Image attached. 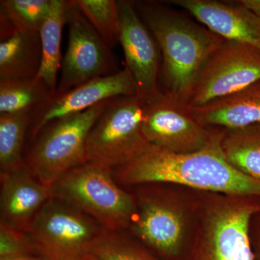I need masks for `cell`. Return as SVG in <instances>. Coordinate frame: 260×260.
Segmentation results:
<instances>
[{"instance_id":"1","label":"cell","mask_w":260,"mask_h":260,"mask_svg":"<svg viewBox=\"0 0 260 260\" xmlns=\"http://www.w3.org/2000/svg\"><path fill=\"white\" fill-rule=\"evenodd\" d=\"M218 129L204 148L190 153H176L151 145L138 158L113 169L121 185L169 184L197 191L231 196L260 197V181L244 175L225 160Z\"/></svg>"},{"instance_id":"2","label":"cell","mask_w":260,"mask_h":260,"mask_svg":"<svg viewBox=\"0 0 260 260\" xmlns=\"http://www.w3.org/2000/svg\"><path fill=\"white\" fill-rule=\"evenodd\" d=\"M133 3L161 54L162 91L187 104L202 70L225 39L162 3Z\"/></svg>"},{"instance_id":"3","label":"cell","mask_w":260,"mask_h":260,"mask_svg":"<svg viewBox=\"0 0 260 260\" xmlns=\"http://www.w3.org/2000/svg\"><path fill=\"white\" fill-rule=\"evenodd\" d=\"M169 184L136 186V211L128 230L162 260H180L190 242L198 208L197 191Z\"/></svg>"},{"instance_id":"4","label":"cell","mask_w":260,"mask_h":260,"mask_svg":"<svg viewBox=\"0 0 260 260\" xmlns=\"http://www.w3.org/2000/svg\"><path fill=\"white\" fill-rule=\"evenodd\" d=\"M197 194L192 235L180 260H254L249 223L260 209V197Z\"/></svg>"},{"instance_id":"5","label":"cell","mask_w":260,"mask_h":260,"mask_svg":"<svg viewBox=\"0 0 260 260\" xmlns=\"http://www.w3.org/2000/svg\"><path fill=\"white\" fill-rule=\"evenodd\" d=\"M51 189L52 197L81 210L109 232L128 230L136 211L133 193L119 186L112 169L97 162L70 171Z\"/></svg>"},{"instance_id":"6","label":"cell","mask_w":260,"mask_h":260,"mask_svg":"<svg viewBox=\"0 0 260 260\" xmlns=\"http://www.w3.org/2000/svg\"><path fill=\"white\" fill-rule=\"evenodd\" d=\"M110 100L56 119L39 132L25 156V165L38 180L51 187L66 173L88 162L89 133Z\"/></svg>"},{"instance_id":"7","label":"cell","mask_w":260,"mask_h":260,"mask_svg":"<svg viewBox=\"0 0 260 260\" xmlns=\"http://www.w3.org/2000/svg\"><path fill=\"white\" fill-rule=\"evenodd\" d=\"M146 106L138 95L111 99L89 133L88 161L114 169L145 153L152 145L143 130Z\"/></svg>"},{"instance_id":"8","label":"cell","mask_w":260,"mask_h":260,"mask_svg":"<svg viewBox=\"0 0 260 260\" xmlns=\"http://www.w3.org/2000/svg\"><path fill=\"white\" fill-rule=\"evenodd\" d=\"M106 230L81 210L51 197L26 234L38 256L48 260H84Z\"/></svg>"},{"instance_id":"9","label":"cell","mask_w":260,"mask_h":260,"mask_svg":"<svg viewBox=\"0 0 260 260\" xmlns=\"http://www.w3.org/2000/svg\"><path fill=\"white\" fill-rule=\"evenodd\" d=\"M68 44L61 65L56 93H63L90 81L115 73V60L108 47L74 0L67 9Z\"/></svg>"},{"instance_id":"10","label":"cell","mask_w":260,"mask_h":260,"mask_svg":"<svg viewBox=\"0 0 260 260\" xmlns=\"http://www.w3.org/2000/svg\"><path fill=\"white\" fill-rule=\"evenodd\" d=\"M259 80V49L225 40L202 70L188 107H201Z\"/></svg>"},{"instance_id":"11","label":"cell","mask_w":260,"mask_h":260,"mask_svg":"<svg viewBox=\"0 0 260 260\" xmlns=\"http://www.w3.org/2000/svg\"><path fill=\"white\" fill-rule=\"evenodd\" d=\"M143 130L152 145L181 154L204 148L218 131L200 124L187 104L164 92L158 99L147 103Z\"/></svg>"},{"instance_id":"12","label":"cell","mask_w":260,"mask_h":260,"mask_svg":"<svg viewBox=\"0 0 260 260\" xmlns=\"http://www.w3.org/2000/svg\"><path fill=\"white\" fill-rule=\"evenodd\" d=\"M119 9V44L125 57V68L129 72L137 95L146 103L158 99L162 93L159 48L153 34L143 21L133 1H117Z\"/></svg>"},{"instance_id":"13","label":"cell","mask_w":260,"mask_h":260,"mask_svg":"<svg viewBox=\"0 0 260 260\" xmlns=\"http://www.w3.org/2000/svg\"><path fill=\"white\" fill-rule=\"evenodd\" d=\"M137 95L136 87L125 68L113 74L100 77L63 92H54L32 112L29 129L30 141L51 121L84 112L105 101Z\"/></svg>"},{"instance_id":"14","label":"cell","mask_w":260,"mask_h":260,"mask_svg":"<svg viewBox=\"0 0 260 260\" xmlns=\"http://www.w3.org/2000/svg\"><path fill=\"white\" fill-rule=\"evenodd\" d=\"M167 3L186 10L225 40L249 44L260 50V17L246 9L239 1L172 0Z\"/></svg>"},{"instance_id":"15","label":"cell","mask_w":260,"mask_h":260,"mask_svg":"<svg viewBox=\"0 0 260 260\" xmlns=\"http://www.w3.org/2000/svg\"><path fill=\"white\" fill-rule=\"evenodd\" d=\"M0 223L26 232L39 210L50 199L51 189L25 166L0 172Z\"/></svg>"},{"instance_id":"16","label":"cell","mask_w":260,"mask_h":260,"mask_svg":"<svg viewBox=\"0 0 260 260\" xmlns=\"http://www.w3.org/2000/svg\"><path fill=\"white\" fill-rule=\"evenodd\" d=\"M195 119L208 128L235 129L260 124V80L227 96L190 108Z\"/></svg>"},{"instance_id":"17","label":"cell","mask_w":260,"mask_h":260,"mask_svg":"<svg viewBox=\"0 0 260 260\" xmlns=\"http://www.w3.org/2000/svg\"><path fill=\"white\" fill-rule=\"evenodd\" d=\"M42 61L39 32L17 30L0 42V80L36 78Z\"/></svg>"},{"instance_id":"18","label":"cell","mask_w":260,"mask_h":260,"mask_svg":"<svg viewBox=\"0 0 260 260\" xmlns=\"http://www.w3.org/2000/svg\"><path fill=\"white\" fill-rule=\"evenodd\" d=\"M68 1L52 0L50 12L40 31L42 66L37 79L42 80L51 91L57 88V75L61 69V42L63 28L67 23Z\"/></svg>"},{"instance_id":"19","label":"cell","mask_w":260,"mask_h":260,"mask_svg":"<svg viewBox=\"0 0 260 260\" xmlns=\"http://www.w3.org/2000/svg\"><path fill=\"white\" fill-rule=\"evenodd\" d=\"M220 146L231 166L244 175L260 181V124L223 129Z\"/></svg>"},{"instance_id":"20","label":"cell","mask_w":260,"mask_h":260,"mask_svg":"<svg viewBox=\"0 0 260 260\" xmlns=\"http://www.w3.org/2000/svg\"><path fill=\"white\" fill-rule=\"evenodd\" d=\"M32 112L0 114V172L25 167L24 143Z\"/></svg>"},{"instance_id":"21","label":"cell","mask_w":260,"mask_h":260,"mask_svg":"<svg viewBox=\"0 0 260 260\" xmlns=\"http://www.w3.org/2000/svg\"><path fill=\"white\" fill-rule=\"evenodd\" d=\"M53 93L37 78L0 80V114L34 112Z\"/></svg>"},{"instance_id":"22","label":"cell","mask_w":260,"mask_h":260,"mask_svg":"<svg viewBox=\"0 0 260 260\" xmlns=\"http://www.w3.org/2000/svg\"><path fill=\"white\" fill-rule=\"evenodd\" d=\"M84 260H162L124 231H105L94 242Z\"/></svg>"},{"instance_id":"23","label":"cell","mask_w":260,"mask_h":260,"mask_svg":"<svg viewBox=\"0 0 260 260\" xmlns=\"http://www.w3.org/2000/svg\"><path fill=\"white\" fill-rule=\"evenodd\" d=\"M108 47L119 44V9L115 0H74Z\"/></svg>"},{"instance_id":"24","label":"cell","mask_w":260,"mask_h":260,"mask_svg":"<svg viewBox=\"0 0 260 260\" xmlns=\"http://www.w3.org/2000/svg\"><path fill=\"white\" fill-rule=\"evenodd\" d=\"M52 0H1L0 11L17 30L40 31L50 12Z\"/></svg>"},{"instance_id":"25","label":"cell","mask_w":260,"mask_h":260,"mask_svg":"<svg viewBox=\"0 0 260 260\" xmlns=\"http://www.w3.org/2000/svg\"><path fill=\"white\" fill-rule=\"evenodd\" d=\"M30 256L38 254L26 233L0 223V260Z\"/></svg>"},{"instance_id":"26","label":"cell","mask_w":260,"mask_h":260,"mask_svg":"<svg viewBox=\"0 0 260 260\" xmlns=\"http://www.w3.org/2000/svg\"><path fill=\"white\" fill-rule=\"evenodd\" d=\"M249 239L254 260H260V209L251 217L249 223Z\"/></svg>"},{"instance_id":"27","label":"cell","mask_w":260,"mask_h":260,"mask_svg":"<svg viewBox=\"0 0 260 260\" xmlns=\"http://www.w3.org/2000/svg\"><path fill=\"white\" fill-rule=\"evenodd\" d=\"M239 3L253 14L260 17V0H240Z\"/></svg>"},{"instance_id":"28","label":"cell","mask_w":260,"mask_h":260,"mask_svg":"<svg viewBox=\"0 0 260 260\" xmlns=\"http://www.w3.org/2000/svg\"><path fill=\"white\" fill-rule=\"evenodd\" d=\"M3 260H48L38 256H23V257L16 258V259H3Z\"/></svg>"}]
</instances>
